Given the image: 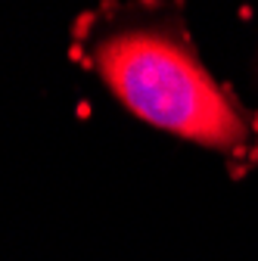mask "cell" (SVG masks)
Instances as JSON below:
<instances>
[{
  "mask_svg": "<svg viewBox=\"0 0 258 261\" xmlns=\"http://www.w3.org/2000/svg\"><path fill=\"white\" fill-rule=\"evenodd\" d=\"M96 65L118 100L156 127L218 149L243 143L246 127L230 100L171 38L127 31L100 47Z\"/></svg>",
  "mask_w": 258,
  "mask_h": 261,
  "instance_id": "6da1fadb",
  "label": "cell"
}]
</instances>
